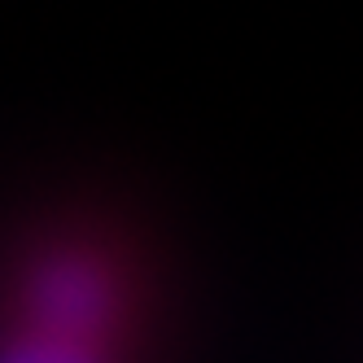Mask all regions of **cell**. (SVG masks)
I'll list each match as a JSON object with an SVG mask.
<instances>
[{"instance_id": "cell-1", "label": "cell", "mask_w": 363, "mask_h": 363, "mask_svg": "<svg viewBox=\"0 0 363 363\" xmlns=\"http://www.w3.org/2000/svg\"><path fill=\"white\" fill-rule=\"evenodd\" d=\"M167 267L114 201H48L0 232V363H162Z\"/></svg>"}]
</instances>
